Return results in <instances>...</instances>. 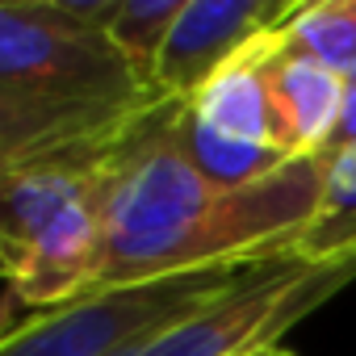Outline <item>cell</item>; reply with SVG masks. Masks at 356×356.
<instances>
[{
    "mask_svg": "<svg viewBox=\"0 0 356 356\" xmlns=\"http://www.w3.org/2000/svg\"><path fill=\"white\" fill-rule=\"evenodd\" d=\"M168 109L172 101L147 109L109 147L97 289L289 260L323 206V155L289 159L260 185L222 189L172 143Z\"/></svg>",
    "mask_w": 356,
    "mask_h": 356,
    "instance_id": "6da1fadb",
    "label": "cell"
},
{
    "mask_svg": "<svg viewBox=\"0 0 356 356\" xmlns=\"http://www.w3.org/2000/svg\"><path fill=\"white\" fill-rule=\"evenodd\" d=\"M155 105L113 38L63 0L0 5V168L118 138Z\"/></svg>",
    "mask_w": 356,
    "mask_h": 356,
    "instance_id": "7a4b0ae2",
    "label": "cell"
},
{
    "mask_svg": "<svg viewBox=\"0 0 356 356\" xmlns=\"http://www.w3.org/2000/svg\"><path fill=\"white\" fill-rule=\"evenodd\" d=\"M88 143L0 168V252L9 318L59 310L97 289L105 260V176L109 147Z\"/></svg>",
    "mask_w": 356,
    "mask_h": 356,
    "instance_id": "3957f363",
    "label": "cell"
},
{
    "mask_svg": "<svg viewBox=\"0 0 356 356\" xmlns=\"http://www.w3.org/2000/svg\"><path fill=\"white\" fill-rule=\"evenodd\" d=\"M352 281H356V252L318 264L277 260L248 268L202 310L172 323L130 356H252L277 348V339L293 323L314 314Z\"/></svg>",
    "mask_w": 356,
    "mask_h": 356,
    "instance_id": "277c9868",
    "label": "cell"
},
{
    "mask_svg": "<svg viewBox=\"0 0 356 356\" xmlns=\"http://www.w3.org/2000/svg\"><path fill=\"white\" fill-rule=\"evenodd\" d=\"M248 268L193 273L84 293L59 310L30 314L0 339V356H130L172 323L189 318Z\"/></svg>",
    "mask_w": 356,
    "mask_h": 356,
    "instance_id": "5b68a950",
    "label": "cell"
},
{
    "mask_svg": "<svg viewBox=\"0 0 356 356\" xmlns=\"http://www.w3.org/2000/svg\"><path fill=\"white\" fill-rule=\"evenodd\" d=\"M293 9V0H185L159 63V97L193 101L222 67L281 30Z\"/></svg>",
    "mask_w": 356,
    "mask_h": 356,
    "instance_id": "8992f818",
    "label": "cell"
},
{
    "mask_svg": "<svg viewBox=\"0 0 356 356\" xmlns=\"http://www.w3.org/2000/svg\"><path fill=\"white\" fill-rule=\"evenodd\" d=\"M277 34V30H273ZM273 34L256 42L260 76L273 105V138L289 159L323 155L331 143V130L343 109V80L293 51H285Z\"/></svg>",
    "mask_w": 356,
    "mask_h": 356,
    "instance_id": "52a82bcc",
    "label": "cell"
},
{
    "mask_svg": "<svg viewBox=\"0 0 356 356\" xmlns=\"http://www.w3.org/2000/svg\"><path fill=\"white\" fill-rule=\"evenodd\" d=\"M168 130H172V143L181 147V155L206 176L210 185H222V189L260 185V181L277 176L289 163V155L277 151V147H260V143H243V138L218 134L214 126H206L193 113L189 101H172Z\"/></svg>",
    "mask_w": 356,
    "mask_h": 356,
    "instance_id": "ba28073f",
    "label": "cell"
},
{
    "mask_svg": "<svg viewBox=\"0 0 356 356\" xmlns=\"http://www.w3.org/2000/svg\"><path fill=\"white\" fill-rule=\"evenodd\" d=\"M189 105L218 134L260 143V147H277V138H273V105H268V88H264V76H260L256 47L248 55H239L231 67H222Z\"/></svg>",
    "mask_w": 356,
    "mask_h": 356,
    "instance_id": "9c48e42d",
    "label": "cell"
},
{
    "mask_svg": "<svg viewBox=\"0 0 356 356\" xmlns=\"http://www.w3.org/2000/svg\"><path fill=\"white\" fill-rule=\"evenodd\" d=\"M285 51L335 72L339 80L356 76V0H314L298 5L293 17L273 34Z\"/></svg>",
    "mask_w": 356,
    "mask_h": 356,
    "instance_id": "30bf717a",
    "label": "cell"
},
{
    "mask_svg": "<svg viewBox=\"0 0 356 356\" xmlns=\"http://www.w3.org/2000/svg\"><path fill=\"white\" fill-rule=\"evenodd\" d=\"M323 163H327L323 206L306 227V235L293 243L289 260L318 264V260H339L356 252V147L339 155H323Z\"/></svg>",
    "mask_w": 356,
    "mask_h": 356,
    "instance_id": "8fae6325",
    "label": "cell"
},
{
    "mask_svg": "<svg viewBox=\"0 0 356 356\" xmlns=\"http://www.w3.org/2000/svg\"><path fill=\"white\" fill-rule=\"evenodd\" d=\"M181 13H185V0H122V9L109 26L113 47L134 67L143 88L155 97H159V63H163L168 38L181 22Z\"/></svg>",
    "mask_w": 356,
    "mask_h": 356,
    "instance_id": "7c38bea8",
    "label": "cell"
},
{
    "mask_svg": "<svg viewBox=\"0 0 356 356\" xmlns=\"http://www.w3.org/2000/svg\"><path fill=\"white\" fill-rule=\"evenodd\" d=\"M348 147H356V76L343 80V109H339V122H335L331 143H327L323 155H339Z\"/></svg>",
    "mask_w": 356,
    "mask_h": 356,
    "instance_id": "4fadbf2b",
    "label": "cell"
},
{
    "mask_svg": "<svg viewBox=\"0 0 356 356\" xmlns=\"http://www.w3.org/2000/svg\"><path fill=\"white\" fill-rule=\"evenodd\" d=\"M252 356H293V352H289V348H281V343H277V348H264V352H252Z\"/></svg>",
    "mask_w": 356,
    "mask_h": 356,
    "instance_id": "5bb4252c",
    "label": "cell"
}]
</instances>
